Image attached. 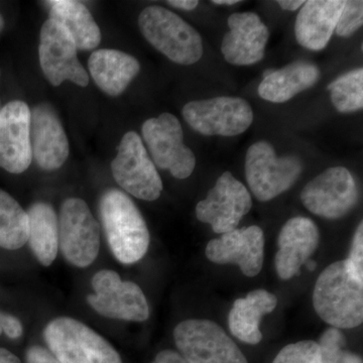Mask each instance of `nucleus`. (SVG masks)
I'll return each mask as SVG.
<instances>
[{
	"label": "nucleus",
	"mask_w": 363,
	"mask_h": 363,
	"mask_svg": "<svg viewBox=\"0 0 363 363\" xmlns=\"http://www.w3.org/2000/svg\"><path fill=\"white\" fill-rule=\"evenodd\" d=\"M306 267H307V269H309L310 272L314 271L315 269L317 267V264L315 260H308L307 262H306Z\"/></svg>",
	"instance_id": "nucleus-39"
},
{
	"label": "nucleus",
	"mask_w": 363,
	"mask_h": 363,
	"mask_svg": "<svg viewBox=\"0 0 363 363\" xmlns=\"http://www.w3.org/2000/svg\"><path fill=\"white\" fill-rule=\"evenodd\" d=\"M298 157H278L266 140L250 145L245 156V178L259 201L267 202L292 187L303 172Z\"/></svg>",
	"instance_id": "nucleus-5"
},
{
	"label": "nucleus",
	"mask_w": 363,
	"mask_h": 363,
	"mask_svg": "<svg viewBox=\"0 0 363 363\" xmlns=\"http://www.w3.org/2000/svg\"><path fill=\"white\" fill-rule=\"evenodd\" d=\"M363 23V2L358 0L345 1L335 32L339 37L348 38L353 35Z\"/></svg>",
	"instance_id": "nucleus-30"
},
{
	"label": "nucleus",
	"mask_w": 363,
	"mask_h": 363,
	"mask_svg": "<svg viewBox=\"0 0 363 363\" xmlns=\"http://www.w3.org/2000/svg\"><path fill=\"white\" fill-rule=\"evenodd\" d=\"M28 213L18 202L0 189V247L20 250L28 242Z\"/></svg>",
	"instance_id": "nucleus-26"
},
{
	"label": "nucleus",
	"mask_w": 363,
	"mask_h": 363,
	"mask_svg": "<svg viewBox=\"0 0 363 363\" xmlns=\"http://www.w3.org/2000/svg\"><path fill=\"white\" fill-rule=\"evenodd\" d=\"M182 114L193 130L206 136L241 135L253 123L252 106L247 100L238 97L188 102Z\"/></svg>",
	"instance_id": "nucleus-11"
},
{
	"label": "nucleus",
	"mask_w": 363,
	"mask_h": 363,
	"mask_svg": "<svg viewBox=\"0 0 363 363\" xmlns=\"http://www.w3.org/2000/svg\"><path fill=\"white\" fill-rule=\"evenodd\" d=\"M320 75L319 68L314 64L294 62L264 77L259 86V95L272 104H284L313 87L319 81Z\"/></svg>",
	"instance_id": "nucleus-23"
},
{
	"label": "nucleus",
	"mask_w": 363,
	"mask_h": 363,
	"mask_svg": "<svg viewBox=\"0 0 363 363\" xmlns=\"http://www.w3.org/2000/svg\"><path fill=\"white\" fill-rule=\"evenodd\" d=\"M142 133L155 166L168 169L179 180L192 175L196 157L184 145L183 128L175 116L162 113L147 119L143 123Z\"/></svg>",
	"instance_id": "nucleus-10"
},
{
	"label": "nucleus",
	"mask_w": 363,
	"mask_h": 363,
	"mask_svg": "<svg viewBox=\"0 0 363 363\" xmlns=\"http://www.w3.org/2000/svg\"><path fill=\"white\" fill-rule=\"evenodd\" d=\"M44 338L61 363H123L106 339L73 318L52 320L45 328Z\"/></svg>",
	"instance_id": "nucleus-4"
},
{
	"label": "nucleus",
	"mask_w": 363,
	"mask_h": 363,
	"mask_svg": "<svg viewBox=\"0 0 363 363\" xmlns=\"http://www.w3.org/2000/svg\"><path fill=\"white\" fill-rule=\"evenodd\" d=\"M252 199L247 187L230 172L219 177L206 198L196 206V216L211 225L215 233L223 234L238 228L250 211Z\"/></svg>",
	"instance_id": "nucleus-14"
},
{
	"label": "nucleus",
	"mask_w": 363,
	"mask_h": 363,
	"mask_svg": "<svg viewBox=\"0 0 363 363\" xmlns=\"http://www.w3.org/2000/svg\"><path fill=\"white\" fill-rule=\"evenodd\" d=\"M177 347L192 363H248L226 332L210 320H185L174 330Z\"/></svg>",
	"instance_id": "nucleus-6"
},
{
	"label": "nucleus",
	"mask_w": 363,
	"mask_h": 363,
	"mask_svg": "<svg viewBox=\"0 0 363 363\" xmlns=\"http://www.w3.org/2000/svg\"><path fill=\"white\" fill-rule=\"evenodd\" d=\"M332 104L341 113L362 111L363 107V70L354 69L335 79L327 87Z\"/></svg>",
	"instance_id": "nucleus-27"
},
{
	"label": "nucleus",
	"mask_w": 363,
	"mask_h": 363,
	"mask_svg": "<svg viewBox=\"0 0 363 363\" xmlns=\"http://www.w3.org/2000/svg\"><path fill=\"white\" fill-rule=\"evenodd\" d=\"M138 26L145 40L174 63L193 65L202 58L201 35L173 11L159 6L145 7Z\"/></svg>",
	"instance_id": "nucleus-3"
},
{
	"label": "nucleus",
	"mask_w": 363,
	"mask_h": 363,
	"mask_svg": "<svg viewBox=\"0 0 363 363\" xmlns=\"http://www.w3.org/2000/svg\"><path fill=\"white\" fill-rule=\"evenodd\" d=\"M278 298L264 289L248 293L247 297L234 302L228 314V326L231 333L242 342L259 344L262 339L259 326L262 317L276 309Z\"/></svg>",
	"instance_id": "nucleus-22"
},
{
	"label": "nucleus",
	"mask_w": 363,
	"mask_h": 363,
	"mask_svg": "<svg viewBox=\"0 0 363 363\" xmlns=\"http://www.w3.org/2000/svg\"><path fill=\"white\" fill-rule=\"evenodd\" d=\"M319 229L308 217L297 216L286 222L279 231L278 252L274 257L277 274L290 279L301 274V267L316 252Z\"/></svg>",
	"instance_id": "nucleus-19"
},
{
	"label": "nucleus",
	"mask_w": 363,
	"mask_h": 363,
	"mask_svg": "<svg viewBox=\"0 0 363 363\" xmlns=\"http://www.w3.org/2000/svg\"><path fill=\"white\" fill-rule=\"evenodd\" d=\"M0 363H21L20 358L6 348H0Z\"/></svg>",
	"instance_id": "nucleus-37"
},
{
	"label": "nucleus",
	"mask_w": 363,
	"mask_h": 363,
	"mask_svg": "<svg viewBox=\"0 0 363 363\" xmlns=\"http://www.w3.org/2000/svg\"><path fill=\"white\" fill-rule=\"evenodd\" d=\"M278 4L285 11H295L304 6L305 1L303 0H279Z\"/></svg>",
	"instance_id": "nucleus-36"
},
{
	"label": "nucleus",
	"mask_w": 363,
	"mask_h": 363,
	"mask_svg": "<svg viewBox=\"0 0 363 363\" xmlns=\"http://www.w3.org/2000/svg\"><path fill=\"white\" fill-rule=\"evenodd\" d=\"M347 266L350 267L351 272L359 281H363V224L360 222L354 236H353L352 245L350 257L346 259Z\"/></svg>",
	"instance_id": "nucleus-31"
},
{
	"label": "nucleus",
	"mask_w": 363,
	"mask_h": 363,
	"mask_svg": "<svg viewBox=\"0 0 363 363\" xmlns=\"http://www.w3.org/2000/svg\"><path fill=\"white\" fill-rule=\"evenodd\" d=\"M168 4L169 6L183 9V11H194L199 4V1L197 0H169Z\"/></svg>",
	"instance_id": "nucleus-35"
},
{
	"label": "nucleus",
	"mask_w": 363,
	"mask_h": 363,
	"mask_svg": "<svg viewBox=\"0 0 363 363\" xmlns=\"http://www.w3.org/2000/svg\"><path fill=\"white\" fill-rule=\"evenodd\" d=\"M343 0H310L298 13L295 35L298 44L311 51H321L335 32Z\"/></svg>",
	"instance_id": "nucleus-20"
},
{
	"label": "nucleus",
	"mask_w": 363,
	"mask_h": 363,
	"mask_svg": "<svg viewBox=\"0 0 363 363\" xmlns=\"http://www.w3.org/2000/svg\"><path fill=\"white\" fill-rule=\"evenodd\" d=\"M99 211L114 257L123 264L140 262L149 250L150 233L133 200L123 191L111 189L102 195Z\"/></svg>",
	"instance_id": "nucleus-2"
},
{
	"label": "nucleus",
	"mask_w": 363,
	"mask_h": 363,
	"mask_svg": "<svg viewBox=\"0 0 363 363\" xmlns=\"http://www.w3.org/2000/svg\"><path fill=\"white\" fill-rule=\"evenodd\" d=\"M4 18H2L1 14H0V33H1L2 28H4Z\"/></svg>",
	"instance_id": "nucleus-40"
},
{
	"label": "nucleus",
	"mask_w": 363,
	"mask_h": 363,
	"mask_svg": "<svg viewBox=\"0 0 363 363\" xmlns=\"http://www.w3.org/2000/svg\"><path fill=\"white\" fill-rule=\"evenodd\" d=\"M32 161L30 107L18 100L9 102L0 111V167L21 174Z\"/></svg>",
	"instance_id": "nucleus-16"
},
{
	"label": "nucleus",
	"mask_w": 363,
	"mask_h": 363,
	"mask_svg": "<svg viewBox=\"0 0 363 363\" xmlns=\"http://www.w3.org/2000/svg\"><path fill=\"white\" fill-rule=\"evenodd\" d=\"M91 285L94 293L88 295V304L101 316L133 322L149 319V304L142 289L133 281H121L116 272H97Z\"/></svg>",
	"instance_id": "nucleus-9"
},
{
	"label": "nucleus",
	"mask_w": 363,
	"mask_h": 363,
	"mask_svg": "<svg viewBox=\"0 0 363 363\" xmlns=\"http://www.w3.org/2000/svg\"><path fill=\"white\" fill-rule=\"evenodd\" d=\"M50 18L57 21L69 33L79 50L95 49L101 42V32L89 9L74 0L48 1Z\"/></svg>",
	"instance_id": "nucleus-24"
},
{
	"label": "nucleus",
	"mask_w": 363,
	"mask_h": 363,
	"mask_svg": "<svg viewBox=\"0 0 363 363\" xmlns=\"http://www.w3.org/2000/svg\"><path fill=\"white\" fill-rule=\"evenodd\" d=\"M359 192L350 169L331 167L315 177L301 192V200L311 213L323 218H342L357 204Z\"/></svg>",
	"instance_id": "nucleus-12"
},
{
	"label": "nucleus",
	"mask_w": 363,
	"mask_h": 363,
	"mask_svg": "<svg viewBox=\"0 0 363 363\" xmlns=\"http://www.w3.org/2000/svg\"><path fill=\"white\" fill-rule=\"evenodd\" d=\"M238 0H213L212 4H216V6H233V4H238Z\"/></svg>",
	"instance_id": "nucleus-38"
},
{
	"label": "nucleus",
	"mask_w": 363,
	"mask_h": 363,
	"mask_svg": "<svg viewBox=\"0 0 363 363\" xmlns=\"http://www.w3.org/2000/svg\"><path fill=\"white\" fill-rule=\"evenodd\" d=\"M318 316L333 328L351 329L363 321V281L346 260L333 262L321 272L313 292Z\"/></svg>",
	"instance_id": "nucleus-1"
},
{
	"label": "nucleus",
	"mask_w": 363,
	"mask_h": 363,
	"mask_svg": "<svg viewBox=\"0 0 363 363\" xmlns=\"http://www.w3.org/2000/svg\"><path fill=\"white\" fill-rule=\"evenodd\" d=\"M33 157L45 171H55L69 157V142L63 125L51 105L40 104L30 111Z\"/></svg>",
	"instance_id": "nucleus-18"
},
{
	"label": "nucleus",
	"mask_w": 363,
	"mask_h": 363,
	"mask_svg": "<svg viewBox=\"0 0 363 363\" xmlns=\"http://www.w3.org/2000/svg\"><path fill=\"white\" fill-rule=\"evenodd\" d=\"M317 343L320 363H363L359 355L345 350L346 339L340 329H327Z\"/></svg>",
	"instance_id": "nucleus-28"
},
{
	"label": "nucleus",
	"mask_w": 363,
	"mask_h": 363,
	"mask_svg": "<svg viewBox=\"0 0 363 363\" xmlns=\"http://www.w3.org/2000/svg\"><path fill=\"white\" fill-rule=\"evenodd\" d=\"M206 257L217 264H238L245 276L257 277L264 259V234L257 225L234 229L208 242Z\"/></svg>",
	"instance_id": "nucleus-15"
},
{
	"label": "nucleus",
	"mask_w": 363,
	"mask_h": 363,
	"mask_svg": "<svg viewBox=\"0 0 363 363\" xmlns=\"http://www.w3.org/2000/svg\"><path fill=\"white\" fill-rule=\"evenodd\" d=\"M152 363H192L186 359L181 353L174 350H164L160 352Z\"/></svg>",
	"instance_id": "nucleus-34"
},
{
	"label": "nucleus",
	"mask_w": 363,
	"mask_h": 363,
	"mask_svg": "<svg viewBox=\"0 0 363 363\" xmlns=\"http://www.w3.org/2000/svg\"><path fill=\"white\" fill-rule=\"evenodd\" d=\"M88 68L100 89L111 96H118L140 73V64L126 52L102 49L91 54Z\"/></svg>",
	"instance_id": "nucleus-21"
},
{
	"label": "nucleus",
	"mask_w": 363,
	"mask_h": 363,
	"mask_svg": "<svg viewBox=\"0 0 363 363\" xmlns=\"http://www.w3.org/2000/svg\"><path fill=\"white\" fill-rule=\"evenodd\" d=\"M59 247L67 262L87 267L100 250V228L85 201L69 198L63 203L59 218Z\"/></svg>",
	"instance_id": "nucleus-8"
},
{
	"label": "nucleus",
	"mask_w": 363,
	"mask_h": 363,
	"mask_svg": "<svg viewBox=\"0 0 363 363\" xmlns=\"http://www.w3.org/2000/svg\"><path fill=\"white\" fill-rule=\"evenodd\" d=\"M28 217V245L42 266L50 267L59 250L58 216L51 205L37 202L26 212Z\"/></svg>",
	"instance_id": "nucleus-25"
},
{
	"label": "nucleus",
	"mask_w": 363,
	"mask_h": 363,
	"mask_svg": "<svg viewBox=\"0 0 363 363\" xmlns=\"http://www.w3.org/2000/svg\"><path fill=\"white\" fill-rule=\"evenodd\" d=\"M114 180L126 192L145 201L159 199L162 181L140 136L135 131L123 135L111 162Z\"/></svg>",
	"instance_id": "nucleus-7"
},
{
	"label": "nucleus",
	"mask_w": 363,
	"mask_h": 363,
	"mask_svg": "<svg viewBox=\"0 0 363 363\" xmlns=\"http://www.w3.org/2000/svg\"><path fill=\"white\" fill-rule=\"evenodd\" d=\"M4 332L7 337L18 339L23 335V325L18 318L13 315L0 312V334Z\"/></svg>",
	"instance_id": "nucleus-32"
},
{
	"label": "nucleus",
	"mask_w": 363,
	"mask_h": 363,
	"mask_svg": "<svg viewBox=\"0 0 363 363\" xmlns=\"http://www.w3.org/2000/svg\"><path fill=\"white\" fill-rule=\"evenodd\" d=\"M272 363H320L319 346L312 340L289 344L279 351Z\"/></svg>",
	"instance_id": "nucleus-29"
},
{
	"label": "nucleus",
	"mask_w": 363,
	"mask_h": 363,
	"mask_svg": "<svg viewBox=\"0 0 363 363\" xmlns=\"http://www.w3.org/2000/svg\"><path fill=\"white\" fill-rule=\"evenodd\" d=\"M39 55L40 68L52 85H61L66 80L81 87L89 83V76L79 61L75 43L65 28L51 18L40 30Z\"/></svg>",
	"instance_id": "nucleus-13"
},
{
	"label": "nucleus",
	"mask_w": 363,
	"mask_h": 363,
	"mask_svg": "<svg viewBox=\"0 0 363 363\" xmlns=\"http://www.w3.org/2000/svg\"><path fill=\"white\" fill-rule=\"evenodd\" d=\"M0 75H1V71H0ZM0 111H1V107H0Z\"/></svg>",
	"instance_id": "nucleus-41"
},
{
	"label": "nucleus",
	"mask_w": 363,
	"mask_h": 363,
	"mask_svg": "<svg viewBox=\"0 0 363 363\" xmlns=\"http://www.w3.org/2000/svg\"><path fill=\"white\" fill-rule=\"evenodd\" d=\"M28 363H61L55 355L40 346H33L26 352Z\"/></svg>",
	"instance_id": "nucleus-33"
},
{
	"label": "nucleus",
	"mask_w": 363,
	"mask_h": 363,
	"mask_svg": "<svg viewBox=\"0 0 363 363\" xmlns=\"http://www.w3.org/2000/svg\"><path fill=\"white\" fill-rule=\"evenodd\" d=\"M229 32L221 43V52L231 65L250 66L264 57L269 30L255 13H235L228 18Z\"/></svg>",
	"instance_id": "nucleus-17"
}]
</instances>
